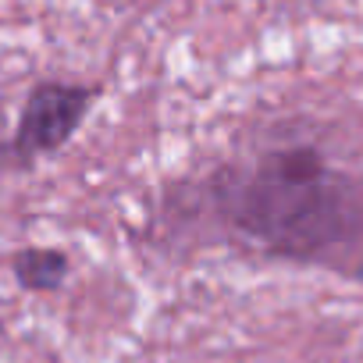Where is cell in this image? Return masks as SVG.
<instances>
[{
    "label": "cell",
    "instance_id": "2",
    "mask_svg": "<svg viewBox=\"0 0 363 363\" xmlns=\"http://www.w3.org/2000/svg\"><path fill=\"white\" fill-rule=\"evenodd\" d=\"M100 86L82 82H36L22 104L11 139H0V174L33 171L36 160L68 146L82 128L89 107L96 104Z\"/></svg>",
    "mask_w": 363,
    "mask_h": 363
},
{
    "label": "cell",
    "instance_id": "1",
    "mask_svg": "<svg viewBox=\"0 0 363 363\" xmlns=\"http://www.w3.org/2000/svg\"><path fill=\"white\" fill-rule=\"evenodd\" d=\"M214 221L253 250L363 278V171L317 146H271L221 164L203 186Z\"/></svg>",
    "mask_w": 363,
    "mask_h": 363
},
{
    "label": "cell",
    "instance_id": "3",
    "mask_svg": "<svg viewBox=\"0 0 363 363\" xmlns=\"http://www.w3.org/2000/svg\"><path fill=\"white\" fill-rule=\"evenodd\" d=\"M68 271H72L68 253L54 250V246H29V250H18L11 257V274L29 292H54V289H61Z\"/></svg>",
    "mask_w": 363,
    "mask_h": 363
}]
</instances>
